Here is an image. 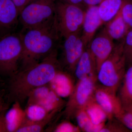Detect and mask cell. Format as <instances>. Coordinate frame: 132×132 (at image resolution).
<instances>
[{"label": "cell", "instance_id": "obj_1", "mask_svg": "<svg viewBox=\"0 0 132 132\" xmlns=\"http://www.w3.org/2000/svg\"><path fill=\"white\" fill-rule=\"evenodd\" d=\"M58 53L57 49L40 62L20 70L7 79L5 85L6 97L10 105L18 102L22 106L33 90L49 84L56 74L63 70Z\"/></svg>", "mask_w": 132, "mask_h": 132}, {"label": "cell", "instance_id": "obj_2", "mask_svg": "<svg viewBox=\"0 0 132 132\" xmlns=\"http://www.w3.org/2000/svg\"><path fill=\"white\" fill-rule=\"evenodd\" d=\"M20 33L23 51L19 71L38 64L58 49L61 39L55 19L52 22L43 26L22 28Z\"/></svg>", "mask_w": 132, "mask_h": 132}, {"label": "cell", "instance_id": "obj_3", "mask_svg": "<svg viewBox=\"0 0 132 132\" xmlns=\"http://www.w3.org/2000/svg\"><path fill=\"white\" fill-rule=\"evenodd\" d=\"M23 47L20 33L0 37V77L8 79L20 69Z\"/></svg>", "mask_w": 132, "mask_h": 132}, {"label": "cell", "instance_id": "obj_4", "mask_svg": "<svg viewBox=\"0 0 132 132\" xmlns=\"http://www.w3.org/2000/svg\"><path fill=\"white\" fill-rule=\"evenodd\" d=\"M126 64L122 45L115 46L110 56L99 68L97 80L102 86L116 93L125 76Z\"/></svg>", "mask_w": 132, "mask_h": 132}, {"label": "cell", "instance_id": "obj_5", "mask_svg": "<svg viewBox=\"0 0 132 132\" xmlns=\"http://www.w3.org/2000/svg\"><path fill=\"white\" fill-rule=\"evenodd\" d=\"M57 1L31 0L20 14L19 22L22 28L39 27L53 21Z\"/></svg>", "mask_w": 132, "mask_h": 132}, {"label": "cell", "instance_id": "obj_6", "mask_svg": "<svg viewBox=\"0 0 132 132\" xmlns=\"http://www.w3.org/2000/svg\"><path fill=\"white\" fill-rule=\"evenodd\" d=\"M85 12L78 6L57 1L55 21L61 38L81 31Z\"/></svg>", "mask_w": 132, "mask_h": 132}, {"label": "cell", "instance_id": "obj_7", "mask_svg": "<svg viewBox=\"0 0 132 132\" xmlns=\"http://www.w3.org/2000/svg\"><path fill=\"white\" fill-rule=\"evenodd\" d=\"M63 39L60 57L58 59L62 69L74 76L76 65L87 46L82 40L81 30Z\"/></svg>", "mask_w": 132, "mask_h": 132}, {"label": "cell", "instance_id": "obj_8", "mask_svg": "<svg viewBox=\"0 0 132 132\" xmlns=\"http://www.w3.org/2000/svg\"><path fill=\"white\" fill-rule=\"evenodd\" d=\"M97 80L96 78L78 80L64 107L63 114L66 119L69 120L73 118L76 111L85 107L93 97Z\"/></svg>", "mask_w": 132, "mask_h": 132}, {"label": "cell", "instance_id": "obj_9", "mask_svg": "<svg viewBox=\"0 0 132 132\" xmlns=\"http://www.w3.org/2000/svg\"><path fill=\"white\" fill-rule=\"evenodd\" d=\"M115 46L113 40L104 28L93 38L87 46L95 60L97 72L101 64L110 56Z\"/></svg>", "mask_w": 132, "mask_h": 132}, {"label": "cell", "instance_id": "obj_10", "mask_svg": "<svg viewBox=\"0 0 132 132\" xmlns=\"http://www.w3.org/2000/svg\"><path fill=\"white\" fill-rule=\"evenodd\" d=\"M94 97L104 109L108 120L114 118L120 111L122 103L116 93L101 85L96 86Z\"/></svg>", "mask_w": 132, "mask_h": 132}, {"label": "cell", "instance_id": "obj_11", "mask_svg": "<svg viewBox=\"0 0 132 132\" xmlns=\"http://www.w3.org/2000/svg\"><path fill=\"white\" fill-rule=\"evenodd\" d=\"M19 15L20 12L12 0H0V37L14 32Z\"/></svg>", "mask_w": 132, "mask_h": 132}, {"label": "cell", "instance_id": "obj_12", "mask_svg": "<svg viewBox=\"0 0 132 132\" xmlns=\"http://www.w3.org/2000/svg\"><path fill=\"white\" fill-rule=\"evenodd\" d=\"M104 24L99 13L98 6L88 7L85 12L81 37L87 47L98 28Z\"/></svg>", "mask_w": 132, "mask_h": 132}, {"label": "cell", "instance_id": "obj_13", "mask_svg": "<svg viewBox=\"0 0 132 132\" xmlns=\"http://www.w3.org/2000/svg\"><path fill=\"white\" fill-rule=\"evenodd\" d=\"M97 73L95 60L87 47L76 65L74 76L78 80H85L97 79Z\"/></svg>", "mask_w": 132, "mask_h": 132}, {"label": "cell", "instance_id": "obj_14", "mask_svg": "<svg viewBox=\"0 0 132 132\" xmlns=\"http://www.w3.org/2000/svg\"><path fill=\"white\" fill-rule=\"evenodd\" d=\"M73 75L62 70L59 71L50 82L52 90L60 97H69L73 92L75 84Z\"/></svg>", "mask_w": 132, "mask_h": 132}, {"label": "cell", "instance_id": "obj_15", "mask_svg": "<svg viewBox=\"0 0 132 132\" xmlns=\"http://www.w3.org/2000/svg\"><path fill=\"white\" fill-rule=\"evenodd\" d=\"M27 119L25 110L18 102L12 104L5 115L7 132H16Z\"/></svg>", "mask_w": 132, "mask_h": 132}, {"label": "cell", "instance_id": "obj_16", "mask_svg": "<svg viewBox=\"0 0 132 132\" xmlns=\"http://www.w3.org/2000/svg\"><path fill=\"white\" fill-rule=\"evenodd\" d=\"M61 110H54L50 112L41 120L34 121L27 118L16 132H41L45 131L47 126L53 121Z\"/></svg>", "mask_w": 132, "mask_h": 132}, {"label": "cell", "instance_id": "obj_17", "mask_svg": "<svg viewBox=\"0 0 132 132\" xmlns=\"http://www.w3.org/2000/svg\"><path fill=\"white\" fill-rule=\"evenodd\" d=\"M106 23L104 28L113 40L120 39L126 34L128 27L122 17L120 10L113 19Z\"/></svg>", "mask_w": 132, "mask_h": 132}, {"label": "cell", "instance_id": "obj_18", "mask_svg": "<svg viewBox=\"0 0 132 132\" xmlns=\"http://www.w3.org/2000/svg\"><path fill=\"white\" fill-rule=\"evenodd\" d=\"M124 0H102L98 5L99 13L103 23L113 18L120 9Z\"/></svg>", "mask_w": 132, "mask_h": 132}, {"label": "cell", "instance_id": "obj_19", "mask_svg": "<svg viewBox=\"0 0 132 132\" xmlns=\"http://www.w3.org/2000/svg\"><path fill=\"white\" fill-rule=\"evenodd\" d=\"M93 124L104 125L108 120L107 115L93 97L84 108Z\"/></svg>", "mask_w": 132, "mask_h": 132}, {"label": "cell", "instance_id": "obj_20", "mask_svg": "<svg viewBox=\"0 0 132 132\" xmlns=\"http://www.w3.org/2000/svg\"><path fill=\"white\" fill-rule=\"evenodd\" d=\"M73 118L76 119L77 126L81 131L100 132L105 125H95L93 124L84 108L76 111Z\"/></svg>", "mask_w": 132, "mask_h": 132}, {"label": "cell", "instance_id": "obj_21", "mask_svg": "<svg viewBox=\"0 0 132 132\" xmlns=\"http://www.w3.org/2000/svg\"><path fill=\"white\" fill-rule=\"evenodd\" d=\"M120 111L114 118L128 130L132 131V101L121 102Z\"/></svg>", "mask_w": 132, "mask_h": 132}, {"label": "cell", "instance_id": "obj_22", "mask_svg": "<svg viewBox=\"0 0 132 132\" xmlns=\"http://www.w3.org/2000/svg\"><path fill=\"white\" fill-rule=\"evenodd\" d=\"M24 110L27 118L34 121L41 120L50 112L43 107L38 104L27 105Z\"/></svg>", "mask_w": 132, "mask_h": 132}, {"label": "cell", "instance_id": "obj_23", "mask_svg": "<svg viewBox=\"0 0 132 132\" xmlns=\"http://www.w3.org/2000/svg\"><path fill=\"white\" fill-rule=\"evenodd\" d=\"M124 84L121 90V102L132 101V65L125 73Z\"/></svg>", "mask_w": 132, "mask_h": 132}, {"label": "cell", "instance_id": "obj_24", "mask_svg": "<svg viewBox=\"0 0 132 132\" xmlns=\"http://www.w3.org/2000/svg\"><path fill=\"white\" fill-rule=\"evenodd\" d=\"M69 120L62 121L57 125H52L45 129L44 131L53 132H81L78 126H76L69 121Z\"/></svg>", "mask_w": 132, "mask_h": 132}, {"label": "cell", "instance_id": "obj_25", "mask_svg": "<svg viewBox=\"0 0 132 132\" xmlns=\"http://www.w3.org/2000/svg\"><path fill=\"white\" fill-rule=\"evenodd\" d=\"M122 47L126 63L132 65V30L127 34Z\"/></svg>", "mask_w": 132, "mask_h": 132}, {"label": "cell", "instance_id": "obj_26", "mask_svg": "<svg viewBox=\"0 0 132 132\" xmlns=\"http://www.w3.org/2000/svg\"><path fill=\"white\" fill-rule=\"evenodd\" d=\"M120 11L128 27L132 28V0H124Z\"/></svg>", "mask_w": 132, "mask_h": 132}, {"label": "cell", "instance_id": "obj_27", "mask_svg": "<svg viewBox=\"0 0 132 132\" xmlns=\"http://www.w3.org/2000/svg\"><path fill=\"white\" fill-rule=\"evenodd\" d=\"M108 120V122L105 124L100 132H122L126 131V129L123 128V126L120 125V121L116 118H114Z\"/></svg>", "mask_w": 132, "mask_h": 132}, {"label": "cell", "instance_id": "obj_28", "mask_svg": "<svg viewBox=\"0 0 132 132\" xmlns=\"http://www.w3.org/2000/svg\"><path fill=\"white\" fill-rule=\"evenodd\" d=\"M10 106V105L7 102L6 97V90L4 85L0 87V112L6 109H8Z\"/></svg>", "mask_w": 132, "mask_h": 132}, {"label": "cell", "instance_id": "obj_29", "mask_svg": "<svg viewBox=\"0 0 132 132\" xmlns=\"http://www.w3.org/2000/svg\"><path fill=\"white\" fill-rule=\"evenodd\" d=\"M61 2L65 3H68V4H71L76 5L78 6L84 10H86L87 9V7L84 4L82 0H57Z\"/></svg>", "mask_w": 132, "mask_h": 132}, {"label": "cell", "instance_id": "obj_30", "mask_svg": "<svg viewBox=\"0 0 132 132\" xmlns=\"http://www.w3.org/2000/svg\"><path fill=\"white\" fill-rule=\"evenodd\" d=\"M7 110L0 112V132H7L5 119V113Z\"/></svg>", "mask_w": 132, "mask_h": 132}, {"label": "cell", "instance_id": "obj_31", "mask_svg": "<svg viewBox=\"0 0 132 132\" xmlns=\"http://www.w3.org/2000/svg\"><path fill=\"white\" fill-rule=\"evenodd\" d=\"M16 5L19 12L20 13L23 8L30 2L31 0H12Z\"/></svg>", "mask_w": 132, "mask_h": 132}, {"label": "cell", "instance_id": "obj_32", "mask_svg": "<svg viewBox=\"0 0 132 132\" xmlns=\"http://www.w3.org/2000/svg\"><path fill=\"white\" fill-rule=\"evenodd\" d=\"M102 0H82L83 3L87 7L92 6H98Z\"/></svg>", "mask_w": 132, "mask_h": 132}, {"label": "cell", "instance_id": "obj_33", "mask_svg": "<svg viewBox=\"0 0 132 132\" xmlns=\"http://www.w3.org/2000/svg\"><path fill=\"white\" fill-rule=\"evenodd\" d=\"M5 84V81L0 77V87L4 86Z\"/></svg>", "mask_w": 132, "mask_h": 132}]
</instances>
